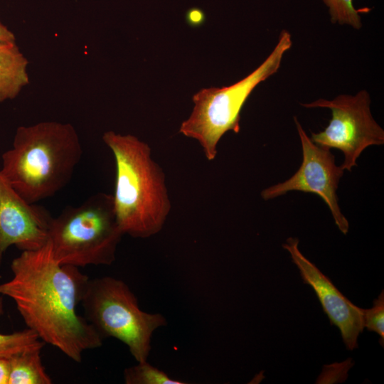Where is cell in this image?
<instances>
[{
    "label": "cell",
    "instance_id": "4fadbf2b",
    "mask_svg": "<svg viewBox=\"0 0 384 384\" xmlns=\"http://www.w3.org/2000/svg\"><path fill=\"white\" fill-rule=\"evenodd\" d=\"M2 296H0V314H3ZM46 343L31 329L26 328L11 334L0 333V358L9 359L24 351L41 347Z\"/></svg>",
    "mask_w": 384,
    "mask_h": 384
},
{
    "label": "cell",
    "instance_id": "ac0fdd59",
    "mask_svg": "<svg viewBox=\"0 0 384 384\" xmlns=\"http://www.w3.org/2000/svg\"><path fill=\"white\" fill-rule=\"evenodd\" d=\"M9 370V360L0 358V384H8Z\"/></svg>",
    "mask_w": 384,
    "mask_h": 384
},
{
    "label": "cell",
    "instance_id": "ba28073f",
    "mask_svg": "<svg viewBox=\"0 0 384 384\" xmlns=\"http://www.w3.org/2000/svg\"><path fill=\"white\" fill-rule=\"evenodd\" d=\"M294 121L302 144V164L289 179L262 190L261 197L268 201L292 191L316 194L328 206L338 228L346 235L349 223L341 211L336 194L344 170L336 164L330 149L314 144L296 117Z\"/></svg>",
    "mask_w": 384,
    "mask_h": 384
},
{
    "label": "cell",
    "instance_id": "7a4b0ae2",
    "mask_svg": "<svg viewBox=\"0 0 384 384\" xmlns=\"http://www.w3.org/2000/svg\"><path fill=\"white\" fill-rule=\"evenodd\" d=\"M82 155L71 124L41 122L17 128L11 147L1 156L0 170L23 199L37 204L70 182Z\"/></svg>",
    "mask_w": 384,
    "mask_h": 384
},
{
    "label": "cell",
    "instance_id": "5bb4252c",
    "mask_svg": "<svg viewBox=\"0 0 384 384\" xmlns=\"http://www.w3.org/2000/svg\"><path fill=\"white\" fill-rule=\"evenodd\" d=\"M126 384H186L183 380L171 378L168 374L151 365L148 361L127 368L123 372Z\"/></svg>",
    "mask_w": 384,
    "mask_h": 384
},
{
    "label": "cell",
    "instance_id": "7c38bea8",
    "mask_svg": "<svg viewBox=\"0 0 384 384\" xmlns=\"http://www.w3.org/2000/svg\"><path fill=\"white\" fill-rule=\"evenodd\" d=\"M36 347L18 353L9 360L8 384H51L53 380L46 373L41 352Z\"/></svg>",
    "mask_w": 384,
    "mask_h": 384
},
{
    "label": "cell",
    "instance_id": "9c48e42d",
    "mask_svg": "<svg viewBox=\"0 0 384 384\" xmlns=\"http://www.w3.org/2000/svg\"><path fill=\"white\" fill-rule=\"evenodd\" d=\"M51 218L46 208L23 199L0 170V267L10 246L23 251L44 245Z\"/></svg>",
    "mask_w": 384,
    "mask_h": 384
},
{
    "label": "cell",
    "instance_id": "5b68a950",
    "mask_svg": "<svg viewBox=\"0 0 384 384\" xmlns=\"http://www.w3.org/2000/svg\"><path fill=\"white\" fill-rule=\"evenodd\" d=\"M292 46L290 33L282 31L272 52L248 75L230 86L204 88L193 96L194 107L179 132L200 144L207 160L215 159L218 144L226 132H240V112L247 98L260 83L278 71Z\"/></svg>",
    "mask_w": 384,
    "mask_h": 384
},
{
    "label": "cell",
    "instance_id": "9a60e30c",
    "mask_svg": "<svg viewBox=\"0 0 384 384\" xmlns=\"http://www.w3.org/2000/svg\"><path fill=\"white\" fill-rule=\"evenodd\" d=\"M329 9L333 23L348 25L355 29L362 27L360 10H357L353 0H322Z\"/></svg>",
    "mask_w": 384,
    "mask_h": 384
},
{
    "label": "cell",
    "instance_id": "3957f363",
    "mask_svg": "<svg viewBox=\"0 0 384 384\" xmlns=\"http://www.w3.org/2000/svg\"><path fill=\"white\" fill-rule=\"evenodd\" d=\"M102 140L114 158L112 203L123 234L148 238L159 233L171 203L164 172L152 158L150 146L134 135L114 131L105 132Z\"/></svg>",
    "mask_w": 384,
    "mask_h": 384
},
{
    "label": "cell",
    "instance_id": "52a82bcc",
    "mask_svg": "<svg viewBox=\"0 0 384 384\" xmlns=\"http://www.w3.org/2000/svg\"><path fill=\"white\" fill-rule=\"evenodd\" d=\"M370 105V95L366 90L354 95L342 94L330 100L319 99L301 104L306 108L331 110L329 125L321 132L311 133L310 139L320 146L341 150L344 155L341 165L343 170L351 171L367 147L384 144V130L374 119Z\"/></svg>",
    "mask_w": 384,
    "mask_h": 384
},
{
    "label": "cell",
    "instance_id": "30bf717a",
    "mask_svg": "<svg viewBox=\"0 0 384 384\" xmlns=\"http://www.w3.org/2000/svg\"><path fill=\"white\" fill-rule=\"evenodd\" d=\"M282 247L290 254L303 282L314 289L331 324L338 328L346 348L351 351L357 348L358 337L364 329L363 308L346 297L331 279L300 252L297 238H289Z\"/></svg>",
    "mask_w": 384,
    "mask_h": 384
},
{
    "label": "cell",
    "instance_id": "2e32d148",
    "mask_svg": "<svg viewBox=\"0 0 384 384\" xmlns=\"http://www.w3.org/2000/svg\"><path fill=\"white\" fill-rule=\"evenodd\" d=\"M363 327L370 331L377 333L382 341H384V291L373 301L370 309H363Z\"/></svg>",
    "mask_w": 384,
    "mask_h": 384
},
{
    "label": "cell",
    "instance_id": "6da1fadb",
    "mask_svg": "<svg viewBox=\"0 0 384 384\" xmlns=\"http://www.w3.org/2000/svg\"><path fill=\"white\" fill-rule=\"evenodd\" d=\"M11 270L12 277L0 284V296L14 302L27 328L41 341L77 363L85 351L102 346L103 338L76 310L89 277L78 267L58 263L48 240L21 251Z\"/></svg>",
    "mask_w": 384,
    "mask_h": 384
},
{
    "label": "cell",
    "instance_id": "277c9868",
    "mask_svg": "<svg viewBox=\"0 0 384 384\" xmlns=\"http://www.w3.org/2000/svg\"><path fill=\"white\" fill-rule=\"evenodd\" d=\"M124 235L114 212L112 196L97 193L51 218L48 230L54 259L62 265H110Z\"/></svg>",
    "mask_w": 384,
    "mask_h": 384
},
{
    "label": "cell",
    "instance_id": "d6986e66",
    "mask_svg": "<svg viewBox=\"0 0 384 384\" xmlns=\"http://www.w3.org/2000/svg\"><path fill=\"white\" fill-rule=\"evenodd\" d=\"M0 40L15 41L14 34L0 21Z\"/></svg>",
    "mask_w": 384,
    "mask_h": 384
},
{
    "label": "cell",
    "instance_id": "8992f818",
    "mask_svg": "<svg viewBox=\"0 0 384 384\" xmlns=\"http://www.w3.org/2000/svg\"><path fill=\"white\" fill-rule=\"evenodd\" d=\"M80 303L100 336L124 343L137 362L147 361L154 331L167 324L162 314L142 310L129 286L112 277L89 279Z\"/></svg>",
    "mask_w": 384,
    "mask_h": 384
},
{
    "label": "cell",
    "instance_id": "e0dca14e",
    "mask_svg": "<svg viewBox=\"0 0 384 384\" xmlns=\"http://www.w3.org/2000/svg\"><path fill=\"white\" fill-rule=\"evenodd\" d=\"M186 18L190 25L196 26L203 23L205 14L203 11L198 8H191L187 11Z\"/></svg>",
    "mask_w": 384,
    "mask_h": 384
},
{
    "label": "cell",
    "instance_id": "8fae6325",
    "mask_svg": "<svg viewBox=\"0 0 384 384\" xmlns=\"http://www.w3.org/2000/svg\"><path fill=\"white\" fill-rule=\"evenodd\" d=\"M28 64L15 41L0 40V102L16 98L28 84Z\"/></svg>",
    "mask_w": 384,
    "mask_h": 384
}]
</instances>
